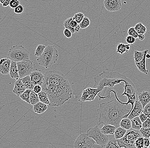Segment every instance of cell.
<instances>
[{"instance_id":"cell-12","label":"cell","mask_w":150,"mask_h":148,"mask_svg":"<svg viewBox=\"0 0 150 148\" xmlns=\"http://www.w3.org/2000/svg\"><path fill=\"white\" fill-rule=\"evenodd\" d=\"M103 4L110 12H117L122 7V0H104Z\"/></svg>"},{"instance_id":"cell-26","label":"cell","mask_w":150,"mask_h":148,"mask_svg":"<svg viewBox=\"0 0 150 148\" xmlns=\"http://www.w3.org/2000/svg\"><path fill=\"white\" fill-rule=\"evenodd\" d=\"M127 130L123 129L121 126L117 127L114 134V136L117 140L120 139L122 138L127 132Z\"/></svg>"},{"instance_id":"cell-25","label":"cell","mask_w":150,"mask_h":148,"mask_svg":"<svg viewBox=\"0 0 150 148\" xmlns=\"http://www.w3.org/2000/svg\"><path fill=\"white\" fill-rule=\"evenodd\" d=\"M22 82L26 87V89L33 90L35 85L33 83L30 75L24 77L21 79Z\"/></svg>"},{"instance_id":"cell-55","label":"cell","mask_w":150,"mask_h":148,"mask_svg":"<svg viewBox=\"0 0 150 148\" xmlns=\"http://www.w3.org/2000/svg\"><path fill=\"white\" fill-rule=\"evenodd\" d=\"M149 139H150V138H149ZM149 148H150V146Z\"/></svg>"},{"instance_id":"cell-5","label":"cell","mask_w":150,"mask_h":148,"mask_svg":"<svg viewBox=\"0 0 150 148\" xmlns=\"http://www.w3.org/2000/svg\"><path fill=\"white\" fill-rule=\"evenodd\" d=\"M124 83V90L122 96H126L127 98V102L126 103L127 105H128L129 104H130L131 106L130 112L126 117V118H127L130 112L134 108L135 103L137 101L138 94L135 86L130 79L127 78Z\"/></svg>"},{"instance_id":"cell-3","label":"cell","mask_w":150,"mask_h":148,"mask_svg":"<svg viewBox=\"0 0 150 148\" xmlns=\"http://www.w3.org/2000/svg\"><path fill=\"white\" fill-rule=\"evenodd\" d=\"M127 78L124 75L118 72L107 71H104L95 77V88L98 89L100 93L103 92L102 95L98 94L99 100L111 99L112 96L110 93L114 86L118 84L123 86L121 83L125 82Z\"/></svg>"},{"instance_id":"cell-35","label":"cell","mask_w":150,"mask_h":148,"mask_svg":"<svg viewBox=\"0 0 150 148\" xmlns=\"http://www.w3.org/2000/svg\"><path fill=\"white\" fill-rule=\"evenodd\" d=\"M73 19V17H71L69 18H67L66 20L64 21V22L63 25L64 27L65 28H67L70 30L72 33H76L75 30V29L73 28H71V26H70V22L71 21L72 19Z\"/></svg>"},{"instance_id":"cell-21","label":"cell","mask_w":150,"mask_h":148,"mask_svg":"<svg viewBox=\"0 0 150 148\" xmlns=\"http://www.w3.org/2000/svg\"><path fill=\"white\" fill-rule=\"evenodd\" d=\"M117 127L114 125L111 124H104V126L101 128L102 132L105 135H114L116 131Z\"/></svg>"},{"instance_id":"cell-45","label":"cell","mask_w":150,"mask_h":148,"mask_svg":"<svg viewBox=\"0 0 150 148\" xmlns=\"http://www.w3.org/2000/svg\"><path fill=\"white\" fill-rule=\"evenodd\" d=\"M33 90L36 93H38L42 91V86L39 85H35Z\"/></svg>"},{"instance_id":"cell-10","label":"cell","mask_w":150,"mask_h":148,"mask_svg":"<svg viewBox=\"0 0 150 148\" xmlns=\"http://www.w3.org/2000/svg\"><path fill=\"white\" fill-rule=\"evenodd\" d=\"M20 78L30 75L33 72L34 64L30 59L25 60L17 62Z\"/></svg>"},{"instance_id":"cell-22","label":"cell","mask_w":150,"mask_h":148,"mask_svg":"<svg viewBox=\"0 0 150 148\" xmlns=\"http://www.w3.org/2000/svg\"><path fill=\"white\" fill-rule=\"evenodd\" d=\"M149 51L148 50H145L142 51L135 50L134 53V59L135 63H136L140 62L144 58L145 54L148 53Z\"/></svg>"},{"instance_id":"cell-4","label":"cell","mask_w":150,"mask_h":148,"mask_svg":"<svg viewBox=\"0 0 150 148\" xmlns=\"http://www.w3.org/2000/svg\"><path fill=\"white\" fill-rule=\"evenodd\" d=\"M59 58L58 50L54 46L49 45L40 57L37 59L38 64L45 68L50 67L57 62Z\"/></svg>"},{"instance_id":"cell-38","label":"cell","mask_w":150,"mask_h":148,"mask_svg":"<svg viewBox=\"0 0 150 148\" xmlns=\"http://www.w3.org/2000/svg\"><path fill=\"white\" fill-rule=\"evenodd\" d=\"M84 17L85 16L83 13L79 12L75 14L74 16L73 17V19L79 24L84 19Z\"/></svg>"},{"instance_id":"cell-30","label":"cell","mask_w":150,"mask_h":148,"mask_svg":"<svg viewBox=\"0 0 150 148\" xmlns=\"http://www.w3.org/2000/svg\"><path fill=\"white\" fill-rule=\"evenodd\" d=\"M105 148H120L117 140L114 137H110L109 140Z\"/></svg>"},{"instance_id":"cell-39","label":"cell","mask_w":150,"mask_h":148,"mask_svg":"<svg viewBox=\"0 0 150 148\" xmlns=\"http://www.w3.org/2000/svg\"><path fill=\"white\" fill-rule=\"evenodd\" d=\"M127 33L128 35L134 36L136 38H138L139 33L136 30L134 27H131L129 28L127 31Z\"/></svg>"},{"instance_id":"cell-9","label":"cell","mask_w":150,"mask_h":148,"mask_svg":"<svg viewBox=\"0 0 150 148\" xmlns=\"http://www.w3.org/2000/svg\"><path fill=\"white\" fill-rule=\"evenodd\" d=\"M74 148H102L98 145L95 140L89 137L87 134L83 133L80 135L75 140L74 143Z\"/></svg>"},{"instance_id":"cell-29","label":"cell","mask_w":150,"mask_h":148,"mask_svg":"<svg viewBox=\"0 0 150 148\" xmlns=\"http://www.w3.org/2000/svg\"><path fill=\"white\" fill-rule=\"evenodd\" d=\"M128 51L129 50L127 48L126 44L120 43L117 45V50H116L117 53L122 55L124 53H128Z\"/></svg>"},{"instance_id":"cell-16","label":"cell","mask_w":150,"mask_h":148,"mask_svg":"<svg viewBox=\"0 0 150 148\" xmlns=\"http://www.w3.org/2000/svg\"><path fill=\"white\" fill-rule=\"evenodd\" d=\"M26 89L21 79L20 78L15 81L13 92L14 94L19 96Z\"/></svg>"},{"instance_id":"cell-15","label":"cell","mask_w":150,"mask_h":148,"mask_svg":"<svg viewBox=\"0 0 150 148\" xmlns=\"http://www.w3.org/2000/svg\"><path fill=\"white\" fill-rule=\"evenodd\" d=\"M143 107L139 101H137L135 103L134 108L130 112L127 118L131 120L134 118L139 116L142 113H143Z\"/></svg>"},{"instance_id":"cell-28","label":"cell","mask_w":150,"mask_h":148,"mask_svg":"<svg viewBox=\"0 0 150 148\" xmlns=\"http://www.w3.org/2000/svg\"><path fill=\"white\" fill-rule=\"evenodd\" d=\"M33 90L30 89H27L19 97L22 100L25 101L28 104H30V94Z\"/></svg>"},{"instance_id":"cell-14","label":"cell","mask_w":150,"mask_h":148,"mask_svg":"<svg viewBox=\"0 0 150 148\" xmlns=\"http://www.w3.org/2000/svg\"><path fill=\"white\" fill-rule=\"evenodd\" d=\"M12 60L9 58L1 59L0 61V71L2 74H9Z\"/></svg>"},{"instance_id":"cell-18","label":"cell","mask_w":150,"mask_h":148,"mask_svg":"<svg viewBox=\"0 0 150 148\" xmlns=\"http://www.w3.org/2000/svg\"><path fill=\"white\" fill-rule=\"evenodd\" d=\"M9 74L12 78L16 80H18L20 79L18 68L17 62L12 61Z\"/></svg>"},{"instance_id":"cell-44","label":"cell","mask_w":150,"mask_h":148,"mask_svg":"<svg viewBox=\"0 0 150 148\" xmlns=\"http://www.w3.org/2000/svg\"><path fill=\"white\" fill-rule=\"evenodd\" d=\"M63 33L64 36L66 37L67 38H70L72 37L73 33L69 29L67 28L64 29V30Z\"/></svg>"},{"instance_id":"cell-36","label":"cell","mask_w":150,"mask_h":148,"mask_svg":"<svg viewBox=\"0 0 150 148\" xmlns=\"http://www.w3.org/2000/svg\"><path fill=\"white\" fill-rule=\"evenodd\" d=\"M142 135L144 138H149L150 137V128L142 127L139 130Z\"/></svg>"},{"instance_id":"cell-2","label":"cell","mask_w":150,"mask_h":148,"mask_svg":"<svg viewBox=\"0 0 150 148\" xmlns=\"http://www.w3.org/2000/svg\"><path fill=\"white\" fill-rule=\"evenodd\" d=\"M115 98L112 101L100 104L99 108L97 109L98 115L97 125L111 124L117 128L120 126L122 119L126 118L130 110L127 109L126 103H123L117 96V92L112 89Z\"/></svg>"},{"instance_id":"cell-43","label":"cell","mask_w":150,"mask_h":148,"mask_svg":"<svg viewBox=\"0 0 150 148\" xmlns=\"http://www.w3.org/2000/svg\"><path fill=\"white\" fill-rule=\"evenodd\" d=\"M20 4V2L18 0H12L9 4V7L12 9H15Z\"/></svg>"},{"instance_id":"cell-50","label":"cell","mask_w":150,"mask_h":148,"mask_svg":"<svg viewBox=\"0 0 150 148\" xmlns=\"http://www.w3.org/2000/svg\"><path fill=\"white\" fill-rule=\"evenodd\" d=\"M12 0H6L4 3L2 4L3 7H7L10 4V2Z\"/></svg>"},{"instance_id":"cell-19","label":"cell","mask_w":150,"mask_h":148,"mask_svg":"<svg viewBox=\"0 0 150 148\" xmlns=\"http://www.w3.org/2000/svg\"><path fill=\"white\" fill-rule=\"evenodd\" d=\"M48 109L47 105L41 102H39L33 105V110L35 113L38 114H42L45 112Z\"/></svg>"},{"instance_id":"cell-1","label":"cell","mask_w":150,"mask_h":148,"mask_svg":"<svg viewBox=\"0 0 150 148\" xmlns=\"http://www.w3.org/2000/svg\"><path fill=\"white\" fill-rule=\"evenodd\" d=\"M42 91L47 93L52 106H59L72 97L73 90L65 75L58 70L45 72Z\"/></svg>"},{"instance_id":"cell-52","label":"cell","mask_w":150,"mask_h":148,"mask_svg":"<svg viewBox=\"0 0 150 148\" xmlns=\"http://www.w3.org/2000/svg\"><path fill=\"white\" fill-rule=\"evenodd\" d=\"M126 46L127 49L128 50H130V49H131V45L129 44H126Z\"/></svg>"},{"instance_id":"cell-41","label":"cell","mask_w":150,"mask_h":148,"mask_svg":"<svg viewBox=\"0 0 150 148\" xmlns=\"http://www.w3.org/2000/svg\"><path fill=\"white\" fill-rule=\"evenodd\" d=\"M24 11V7L23 5H21V4L14 9V13L17 14H20L23 13Z\"/></svg>"},{"instance_id":"cell-49","label":"cell","mask_w":150,"mask_h":148,"mask_svg":"<svg viewBox=\"0 0 150 148\" xmlns=\"http://www.w3.org/2000/svg\"><path fill=\"white\" fill-rule=\"evenodd\" d=\"M139 118H140L142 123L145 122V121L148 118V117H147L145 114L143 113H142V114H141L140 115H139Z\"/></svg>"},{"instance_id":"cell-31","label":"cell","mask_w":150,"mask_h":148,"mask_svg":"<svg viewBox=\"0 0 150 148\" xmlns=\"http://www.w3.org/2000/svg\"><path fill=\"white\" fill-rule=\"evenodd\" d=\"M40 102L38 93L35 92L33 91H32L30 94V104L33 106Z\"/></svg>"},{"instance_id":"cell-13","label":"cell","mask_w":150,"mask_h":148,"mask_svg":"<svg viewBox=\"0 0 150 148\" xmlns=\"http://www.w3.org/2000/svg\"><path fill=\"white\" fill-rule=\"evenodd\" d=\"M30 76L35 86L39 85L42 86L44 82L45 75L43 74L42 72L36 70L32 72L30 74Z\"/></svg>"},{"instance_id":"cell-47","label":"cell","mask_w":150,"mask_h":148,"mask_svg":"<svg viewBox=\"0 0 150 148\" xmlns=\"http://www.w3.org/2000/svg\"><path fill=\"white\" fill-rule=\"evenodd\" d=\"M79 25V24L76 21H75L74 19H72L71 21H70V26H71V28H76Z\"/></svg>"},{"instance_id":"cell-8","label":"cell","mask_w":150,"mask_h":148,"mask_svg":"<svg viewBox=\"0 0 150 148\" xmlns=\"http://www.w3.org/2000/svg\"><path fill=\"white\" fill-rule=\"evenodd\" d=\"M87 134L89 137L93 139L102 148H105L109 140L108 135L103 133L98 125L89 129L87 131Z\"/></svg>"},{"instance_id":"cell-23","label":"cell","mask_w":150,"mask_h":148,"mask_svg":"<svg viewBox=\"0 0 150 148\" xmlns=\"http://www.w3.org/2000/svg\"><path fill=\"white\" fill-rule=\"evenodd\" d=\"M132 129L139 131L142 127V123L139 118V116L134 118L131 120Z\"/></svg>"},{"instance_id":"cell-27","label":"cell","mask_w":150,"mask_h":148,"mask_svg":"<svg viewBox=\"0 0 150 148\" xmlns=\"http://www.w3.org/2000/svg\"><path fill=\"white\" fill-rule=\"evenodd\" d=\"M120 126L126 129L127 130H129L132 128L131 125V121L128 118H124L122 119L120 123Z\"/></svg>"},{"instance_id":"cell-42","label":"cell","mask_w":150,"mask_h":148,"mask_svg":"<svg viewBox=\"0 0 150 148\" xmlns=\"http://www.w3.org/2000/svg\"><path fill=\"white\" fill-rule=\"evenodd\" d=\"M126 42L127 44H130V45H133L135 43L136 41V38H134V36H131V35H128V36L126 37Z\"/></svg>"},{"instance_id":"cell-6","label":"cell","mask_w":150,"mask_h":148,"mask_svg":"<svg viewBox=\"0 0 150 148\" xmlns=\"http://www.w3.org/2000/svg\"><path fill=\"white\" fill-rule=\"evenodd\" d=\"M140 137H142L140 131L131 128L127 130L122 138L117 140L120 148H135L136 140Z\"/></svg>"},{"instance_id":"cell-20","label":"cell","mask_w":150,"mask_h":148,"mask_svg":"<svg viewBox=\"0 0 150 148\" xmlns=\"http://www.w3.org/2000/svg\"><path fill=\"white\" fill-rule=\"evenodd\" d=\"M147 53L145 54L144 58L140 62L135 63L136 67L139 71L146 75L148 74L149 73V71L147 70L146 67V55Z\"/></svg>"},{"instance_id":"cell-17","label":"cell","mask_w":150,"mask_h":148,"mask_svg":"<svg viewBox=\"0 0 150 148\" xmlns=\"http://www.w3.org/2000/svg\"><path fill=\"white\" fill-rule=\"evenodd\" d=\"M138 98L144 108L150 102V92L147 91L142 92L139 93Z\"/></svg>"},{"instance_id":"cell-54","label":"cell","mask_w":150,"mask_h":148,"mask_svg":"<svg viewBox=\"0 0 150 148\" xmlns=\"http://www.w3.org/2000/svg\"><path fill=\"white\" fill-rule=\"evenodd\" d=\"M6 0H0V3H1V4H3L4 2Z\"/></svg>"},{"instance_id":"cell-24","label":"cell","mask_w":150,"mask_h":148,"mask_svg":"<svg viewBox=\"0 0 150 148\" xmlns=\"http://www.w3.org/2000/svg\"><path fill=\"white\" fill-rule=\"evenodd\" d=\"M38 95L40 102L46 104L47 105L51 106V103L46 92L42 91L38 93Z\"/></svg>"},{"instance_id":"cell-34","label":"cell","mask_w":150,"mask_h":148,"mask_svg":"<svg viewBox=\"0 0 150 148\" xmlns=\"http://www.w3.org/2000/svg\"><path fill=\"white\" fill-rule=\"evenodd\" d=\"M91 24V21L89 18L87 17H84V19L82 21L80 24H79L81 30L87 28Z\"/></svg>"},{"instance_id":"cell-53","label":"cell","mask_w":150,"mask_h":148,"mask_svg":"<svg viewBox=\"0 0 150 148\" xmlns=\"http://www.w3.org/2000/svg\"><path fill=\"white\" fill-rule=\"evenodd\" d=\"M146 58H147V59H150V54H149V53H147V54H146Z\"/></svg>"},{"instance_id":"cell-48","label":"cell","mask_w":150,"mask_h":148,"mask_svg":"<svg viewBox=\"0 0 150 148\" xmlns=\"http://www.w3.org/2000/svg\"><path fill=\"white\" fill-rule=\"evenodd\" d=\"M150 140L149 138H144V147L145 148H149Z\"/></svg>"},{"instance_id":"cell-11","label":"cell","mask_w":150,"mask_h":148,"mask_svg":"<svg viewBox=\"0 0 150 148\" xmlns=\"http://www.w3.org/2000/svg\"><path fill=\"white\" fill-rule=\"evenodd\" d=\"M99 93L100 91L98 89L88 87L82 91L81 100L83 102L93 101Z\"/></svg>"},{"instance_id":"cell-40","label":"cell","mask_w":150,"mask_h":148,"mask_svg":"<svg viewBox=\"0 0 150 148\" xmlns=\"http://www.w3.org/2000/svg\"><path fill=\"white\" fill-rule=\"evenodd\" d=\"M143 113L150 118V102L143 108Z\"/></svg>"},{"instance_id":"cell-33","label":"cell","mask_w":150,"mask_h":148,"mask_svg":"<svg viewBox=\"0 0 150 148\" xmlns=\"http://www.w3.org/2000/svg\"><path fill=\"white\" fill-rule=\"evenodd\" d=\"M46 47L45 46L43 45H39L37 46L35 52V55L36 57H40L41 55L44 53L45 51V49Z\"/></svg>"},{"instance_id":"cell-7","label":"cell","mask_w":150,"mask_h":148,"mask_svg":"<svg viewBox=\"0 0 150 148\" xmlns=\"http://www.w3.org/2000/svg\"><path fill=\"white\" fill-rule=\"evenodd\" d=\"M30 56L29 51L21 45L13 46L9 49L8 53V58L16 62L30 59Z\"/></svg>"},{"instance_id":"cell-32","label":"cell","mask_w":150,"mask_h":148,"mask_svg":"<svg viewBox=\"0 0 150 148\" xmlns=\"http://www.w3.org/2000/svg\"><path fill=\"white\" fill-rule=\"evenodd\" d=\"M134 28L137 32L139 34H145L147 32V28L141 22H139L136 24Z\"/></svg>"},{"instance_id":"cell-46","label":"cell","mask_w":150,"mask_h":148,"mask_svg":"<svg viewBox=\"0 0 150 148\" xmlns=\"http://www.w3.org/2000/svg\"><path fill=\"white\" fill-rule=\"evenodd\" d=\"M142 127L150 128V118H148L144 122L142 123Z\"/></svg>"},{"instance_id":"cell-37","label":"cell","mask_w":150,"mask_h":148,"mask_svg":"<svg viewBox=\"0 0 150 148\" xmlns=\"http://www.w3.org/2000/svg\"><path fill=\"white\" fill-rule=\"evenodd\" d=\"M136 148H143L144 147V138L143 137H140L137 138L135 143Z\"/></svg>"},{"instance_id":"cell-51","label":"cell","mask_w":150,"mask_h":148,"mask_svg":"<svg viewBox=\"0 0 150 148\" xmlns=\"http://www.w3.org/2000/svg\"><path fill=\"white\" fill-rule=\"evenodd\" d=\"M138 38L141 41L144 40V39L145 38V34H139Z\"/></svg>"}]
</instances>
